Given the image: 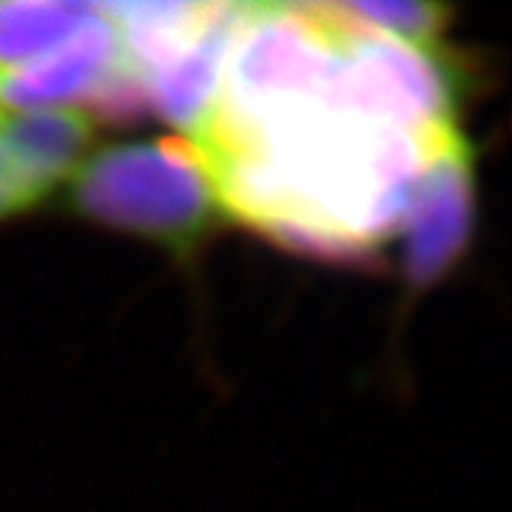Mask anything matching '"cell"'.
I'll return each mask as SVG.
<instances>
[{"mask_svg":"<svg viewBox=\"0 0 512 512\" xmlns=\"http://www.w3.org/2000/svg\"><path fill=\"white\" fill-rule=\"evenodd\" d=\"M72 208L86 220L188 254L225 217L197 148L185 137L97 151L72 180Z\"/></svg>","mask_w":512,"mask_h":512,"instance_id":"6da1fadb","label":"cell"},{"mask_svg":"<svg viewBox=\"0 0 512 512\" xmlns=\"http://www.w3.org/2000/svg\"><path fill=\"white\" fill-rule=\"evenodd\" d=\"M402 225L404 271L416 288L439 282L464 256L473 234V168L461 131L427 157Z\"/></svg>","mask_w":512,"mask_h":512,"instance_id":"7a4b0ae2","label":"cell"},{"mask_svg":"<svg viewBox=\"0 0 512 512\" xmlns=\"http://www.w3.org/2000/svg\"><path fill=\"white\" fill-rule=\"evenodd\" d=\"M123 66L120 32L100 6L80 32L46 55L0 74V111L52 109L72 100H92Z\"/></svg>","mask_w":512,"mask_h":512,"instance_id":"3957f363","label":"cell"},{"mask_svg":"<svg viewBox=\"0 0 512 512\" xmlns=\"http://www.w3.org/2000/svg\"><path fill=\"white\" fill-rule=\"evenodd\" d=\"M94 143V120L74 106H52L3 117L0 111V174L43 202L77 174Z\"/></svg>","mask_w":512,"mask_h":512,"instance_id":"277c9868","label":"cell"},{"mask_svg":"<svg viewBox=\"0 0 512 512\" xmlns=\"http://www.w3.org/2000/svg\"><path fill=\"white\" fill-rule=\"evenodd\" d=\"M248 3H222L220 12L208 23L183 55L171 60L165 69L146 83L148 106L163 120L191 134L205 120L220 92L222 69L245 20Z\"/></svg>","mask_w":512,"mask_h":512,"instance_id":"5b68a950","label":"cell"},{"mask_svg":"<svg viewBox=\"0 0 512 512\" xmlns=\"http://www.w3.org/2000/svg\"><path fill=\"white\" fill-rule=\"evenodd\" d=\"M97 9L77 0H0V74L66 43Z\"/></svg>","mask_w":512,"mask_h":512,"instance_id":"8992f818","label":"cell"},{"mask_svg":"<svg viewBox=\"0 0 512 512\" xmlns=\"http://www.w3.org/2000/svg\"><path fill=\"white\" fill-rule=\"evenodd\" d=\"M333 9L353 26L393 37L419 49H436V40L447 29L450 9L439 3H390V0H348L333 3Z\"/></svg>","mask_w":512,"mask_h":512,"instance_id":"52a82bcc","label":"cell"},{"mask_svg":"<svg viewBox=\"0 0 512 512\" xmlns=\"http://www.w3.org/2000/svg\"><path fill=\"white\" fill-rule=\"evenodd\" d=\"M37 205H40V202H37L35 197H29L23 188H18L12 180H6V177L0 174V220L18 217V214L32 211Z\"/></svg>","mask_w":512,"mask_h":512,"instance_id":"ba28073f","label":"cell"}]
</instances>
